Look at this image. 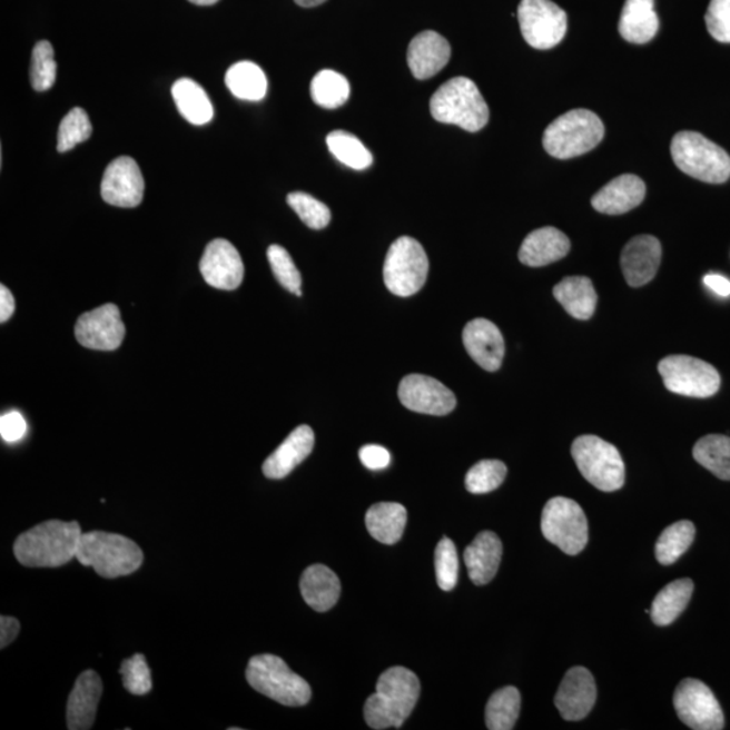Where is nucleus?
<instances>
[{
	"label": "nucleus",
	"instance_id": "32",
	"mask_svg": "<svg viewBox=\"0 0 730 730\" xmlns=\"http://www.w3.org/2000/svg\"><path fill=\"white\" fill-rule=\"evenodd\" d=\"M172 98L182 117L193 125L209 124L214 117L213 103L197 81L179 79L172 87Z\"/></svg>",
	"mask_w": 730,
	"mask_h": 730
},
{
	"label": "nucleus",
	"instance_id": "3",
	"mask_svg": "<svg viewBox=\"0 0 730 730\" xmlns=\"http://www.w3.org/2000/svg\"><path fill=\"white\" fill-rule=\"evenodd\" d=\"M77 559L86 568L96 570L99 576L116 579L140 569L144 553L134 540L96 531L81 534Z\"/></svg>",
	"mask_w": 730,
	"mask_h": 730
},
{
	"label": "nucleus",
	"instance_id": "29",
	"mask_svg": "<svg viewBox=\"0 0 730 730\" xmlns=\"http://www.w3.org/2000/svg\"><path fill=\"white\" fill-rule=\"evenodd\" d=\"M407 524L405 506L395 502H381L368 509L365 515L371 536L382 544L393 545L404 536Z\"/></svg>",
	"mask_w": 730,
	"mask_h": 730
},
{
	"label": "nucleus",
	"instance_id": "42",
	"mask_svg": "<svg viewBox=\"0 0 730 730\" xmlns=\"http://www.w3.org/2000/svg\"><path fill=\"white\" fill-rule=\"evenodd\" d=\"M287 204L310 229H324L331 223L332 213L329 207L313 198L312 195L292 193L287 197Z\"/></svg>",
	"mask_w": 730,
	"mask_h": 730
},
{
	"label": "nucleus",
	"instance_id": "48",
	"mask_svg": "<svg viewBox=\"0 0 730 730\" xmlns=\"http://www.w3.org/2000/svg\"><path fill=\"white\" fill-rule=\"evenodd\" d=\"M362 463L368 470L381 471L388 467L389 462H392V455L386 448H383L381 445H365L358 452Z\"/></svg>",
	"mask_w": 730,
	"mask_h": 730
},
{
	"label": "nucleus",
	"instance_id": "49",
	"mask_svg": "<svg viewBox=\"0 0 730 730\" xmlns=\"http://www.w3.org/2000/svg\"><path fill=\"white\" fill-rule=\"evenodd\" d=\"M21 624L12 616L2 615L0 619V648H6L17 639L20 633Z\"/></svg>",
	"mask_w": 730,
	"mask_h": 730
},
{
	"label": "nucleus",
	"instance_id": "14",
	"mask_svg": "<svg viewBox=\"0 0 730 730\" xmlns=\"http://www.w3.org/2000/svg\"><path fill=\"white\" fill-rule=\"evenodd\" d=\"M126 335L121 312L118 306L107 304L96 310L81 314L75 326V336L80 345L96 351H116Z\"/></svg>",
	"mask_w": 730,
	"mask_h": 730
},
{
	"label": "nucleus",
	"instance_id": "43",
	"mask_svg": "<svg viewBox=\"0 0 730 730\" xmlns=\"http://www.w3.org/2000/svg\"><path fill=\"white\" fill-rule=\"evenodd\" d=\"M119 673L122 675L124 688L134 696H145L152 690V675L144 654L136 653L124 660Z\"/></svg>",
	"mask_w": 730,
	"mask_h": 730
},
{
	"label": "nucleus",
	"instance_id": "51",
	"mask_svg": "<svg viewBox=\"0 0 730 730\" xmlns=\"http://www.w3.org/2000/svg\"><path fill=\"white\" fill-rule=\"evenodd\" d=\"M704 286L709 287L711 292L720 295V297L728 298L730 295V282L721 275H707L703 278Z\"/></svg>",
	"mask_w": 730,
	"mask_h": 730
},
{
	"label": "nucleus",
	"instance_id": "1",
	"mask_svg": "<svg viewBox=\"0 0 730 730\" xmlns=\"http://www.w3.org/2000/svg\"><path fill=\"white\" fill-rule=\"evenodd\" d=\"M81 534L83 532L77 521L42 522L16 540V559L24 568H61L77 558Z\"/></svg>",
	"mask_w": 730,
	"mask_h": 730
},
{
	"label": "nucleus",
	"instance_id": "23",
	"mask_svg": "<svg viewBox=\"0 0 730 730\" xmlns=\"http://www.w3.org/2000/svg\"><path fill=\"white\" fill-rule=\"evenodd\" d=\"M645 182L635 175H621L598 191L591 205L596 211L620 216L635 209L645 198Z\"/></svg>",
	"mask_w": 730,
	"mask_h": 730
},
{
	"label": "nucleus",
	"instance_id": "28",
	"mask_svg": "<svg viewBox=\"0 0 730 730\" xmlns=\"http://www.w3.org/2000/svg\"><path fill=\"white\" fill-rule=\"evenodd\" d=\"M622 39L632 43L650 42L659 30V18L654 0H627L620 23Z\"/></svg>",
	"mask_w": 730,
	"mask_h": 730
},
{
	"label": "nucleus",
	"instance_id": "10",
	"mask_svg": "<svg viewBox=\"0 0 730 730\" xmlns=\"http://www.w3.org/2000/svg\"><path fill=\"white\" fill-rule=\"evenodd\" d=\"M541 531L550 543L568 555H578L588 545L586 514L575 501L564 496L548 501L541 515Z\"/></svg>",
	"mask_w": 730,
	"mask_h": 730
},
{
	"label": "nucleus",
	"instance_id": "22",
	"mask_svg": "<svg viewBox=\"0 0 730 730\" xmlns=\"http://www.w3.org/2000/svg\"><path fill=\"white\" fill-rule=\"evenodd\" d=\"M103 694L102 679L96 671L80 673L67 704L69 730H88L96 722L98 704Z\"/></svg>",
	"mask_w": 730,
	"mask_h": 730
},
{
	"label": "nucleus",
	"instance_id": "11",
	"mask_svg": "<svg viewBox=\"0 0 730 730\" xmlns=\"http://www.w3.org/2000/svg\"><path fill=\"white\" fill-rule=\"evenodd\" d=\"M658 369L669 392L694 398H709L719 392L721 377L713 365L700 358L673 355L663 358Z\"/></svg>",
	"mask_w": 730,
	"mask_h": 730
},
{
	"label": "nucleus",
	"instance_id": "21",
	"mask_svg": "<svg viewBox=\"0 0 730 730\" xmlns=\"http://www.w3.org/2000/svg\"><path fill=\"white\" fill-rule=\"evenodd\" d=\"M452 49L442 34L433 30L415 36L407 49V65L413 77L426 80L437 75L448 65Z\"/></svg>",
	"mask_w": 730,
	"mask_h": 730
},
{
	"label": "nucleus",
	"instance_id": "31",
	"mask_svg": "<svg viewBox=\"0 0 730 730\" xmlns=\"http://www.w3.org/2000/svg\"><path fill=\"white\" fill-rule=\"evenodd\" d=\"M694 583L691 579H678L675 582L667 584L659 591L652 603L651 619L654 625H671L688 608L691 600Z\"/></svg>",
	"mask_w": 730,
	"mask_h": 730
},
{
	"label": "nucleus",
	"instance_id": "46",
	"mask_svg": "<svg viewBox=\"0 0 730 730\" xmlns=\"http://www.w3.org/2000/svg\"><path fill=\"white\" fill-rule=\"evenodd\" d=\"M704 21L714 40L730 43V0H710Z\"/></svg>",
	"mask_w": 730,
	"mask_h": 730
},
{
	"label": "nucleus",
	"instance_id": "34",
	"mask_svg": "<svg viewBox=\"0 0 730 730\" xmlns=\"http://www.w3.org/2000/svg\"><path fill=\"white\" fill-rule=\"evenodd\" d=\"M692 455L702 467L722 481H730V437L710 434L694 446Z\"/></svg>",
	"mask_w": 730,
	"mask_h": 730
},
{
	"label": "nucleus",
	"instance_id": "26",
	"mask_svg": "<svg viewBox=\"0 0 730 730\" xmlns=\"http://www.w3.org/2000/svg\"><path fill=\"white\" fill-rule=\"evenodd\" d=\"M569 237L556 228H541L527 235L520 249V260L527 267H544L569 255Z\"/></svg>",
	"mask_w": 730,
	"mask_h": 730
},
{
	"label": "nucleus",
	"instance_id": "20",
	"mask_svg": "<svg viewBox=\"0 0 730 730\" xmlns=\"http://www.w3.org/2000/svg\"><path fill=\"white\" fill-rule=\"evenodd\" d=\"M662 262V244L657 237L641 235L625 245L621 255V268L629 286L641 287L658 274Z\"/></svg>",
	"mask_w": 730,
	"mask_h": 730
},
{
	"label": "nucleus",
	"instance_id": "6",
	"mask_svg": "<svg viewBox=\"0 0 730 730\" xmlns=\"http://www.w3.org/2000/svg\"><path fill=\"white\" fill-rule=\"evenodd\" d=\"M245 675L251 689L285 707H305L312 700L310 684L275 654L251 658Z\"/></svg>",
	"mask_w": 730,
	"mask_h": 730
},
{
	"label": "nucleus",
	"instance_id": "40",
	"mask_svg": "<svg viewBox=\"0 0 730 730\" xmlns=\"http://www.w3.org/2000/svg\"><path fill=\"white\" fill-rule=\"evenodd\" d=\"M507 468L500 461H482L476 463L465 476V487L472 494H487L505 482Z\"/></svg>",
	"mask_w": 730,
	"mask_h": 730
},
{
	"label": "nucleus",
	"instance_id": "17",
	"mask_svg": "<svg viewBox=\"0 0 730 730\" xmlns=\"http://www.w3.org/2000/svg\"><path fill=\"white\" fill-rule=\"evenodd\" d=\"M199 269L207 285L225 292L240 287L245 274L240 254L235 245L223 238L207 245Z\"/></svg>",
	"mask_w": 730,
	"mask_h": 730
},
{
	"label": "nucleus",
	"instance_id": "15",
	"mask_svg": "<svg viewBox=\"0 0 730 730\" xmlns=\"http://www.w3.org/2000/svg\"><path fill=\"white\" fill-rule=\"evenodd\" d=\"M398 395L402 405L415 413L446 415L456 407L455 394L442 382L426 375L405 376L401 382Z\"/></svg>",
	"mask_w": 730,
	"mask_h": 730
},
{
	"label": "nucleus",
	"instance_id": "45",
	"mask_svg": "<svg viewBox=\"0 0 730 730\" xmlns=\"http://www.w3.org/2000/svg\"><path fill=\"white\" fill-rule=\"evenodd\" d=\"M267 256L275 278L278 279L280 285L294 294L299 292L302 276L288 251L280 245H270Z\"/></svg>",
	"mask_w": 730,
	"mask_h": 730
},
{
	"label": "nucleus",
	"instance_id": "5",
	"mask_svg": "<svg viewBox=\"0 0 730 730\" xmlns=\"http://www.w3.org/2000/svg\"><path fill=\"white\" fill-rule=\"evenodd\" d=\"M605 136V126L595 112L572 110L560 116L544 131V149L556 159L568 160L593 150Z\"/></svg>",
	"mask_w": 730,
	"mask_h": 730
},
{
	"label": "nucleus",
	"instance_id": "19",
	"mask_svg": "<svg viewBox=\"0 0 730 730\" xmlns=\"http://www.w3.org/2000/svg\"><path fill=\"white\" fill-rule=\"evenodd\" d=\"M463 343L468 355L483 369L494 373L505 356V339L499 326L489 319L477 318L464 327Z\"/></svg>",
	"mask_w": 730,
	"mask_h": 730
},
{
	"label": "nucleus",
	"instance_id": "30",
	"mask_svg": "<svg viewBox=\"0 0 730 730\" xmlns=\"http://www.w3.org/2000/svg\"><path fill=\"white\" fill-rule=\"evenodd\" d=\"M553 295L571 317L586 320L593 317L596 307V293L586 276H569L553 288Z\"/></svg>",
	"mask_w": 730,
	"mask_h": 730
},
{
	"label": "nucleus",
	"instance_id": "16",
	"mask_svg": "<svg viewBox=\"0 0 730 730\" xmlns=\"http://www.w3.org/2000/svg\"><path fill=\"white\" fill-rule=\"evenodd\" d=\"M145 182L140 167L129 156L118 157L106 168L100 195L106 204L136 207L142 203Z\"/></svg>",
	"mask_w": 730,
	"mask_h": 730
},
{
	"label": "nucleus",
	"instance_id": "7",
	"mask_svg": "<svg viewBox=\"0 0 730 730\" xmlns=\"http://www.w3.org/2000/svg\"><path fill=\"white\" fill-rule=\"evenodd\" d=\"M673 162L691 178L721 185L730 178V156L696 131H681L671 142Z\"/></svg>",
	"mask_w": 730,
	"mask_h": 730
},
{
	"label": "nucleus",
	"instance_id": "33",
	"mask_svg": "<svg viewBox=\"0 0 730 730\" xmlns=\"http://www.w3.org/2000/svg\"><path fill=\"white\" fill-rule=\"evenodd\" d=\"M225 83L238 99L259 102L267 96L266 73L255 62L240 61L231 66L226 72Z\"/></svg>",
	"mask_w": 730,
	"mask_h": 730
},
{
	"label": "nucleus",
	"instance_id": "2",
	"mask_svg": "<svg viewBox=\"0 0 730 730\" xmlns=\"http://www.w3.org/2000/svg\"><path fill=\"white\" fill-rule=\"evenodd\" d=\"M420 679L405 667H393L383 672L375 694L364 704V719L369 728L399 729L418 702Z\"/></svg>",
	"mask_w": 730,
	"mask_h": 730
},
{
	"label": "nucleus",
	"instance_id": "35",
	"mask_svg": "<svg viewBox=\"0 0 730 730\" xmlns=\"http://www.w3.org/2000/svg\"><path fill=\"white\" fill-rule=\"evenodd\" d=\"M520 691L507 685L491 696L486 707V726L490 730H512L519 720Z\"/></svg>",
	"mask_w": 730,
	"mask_h": 730
},
{
	"label": "nucleus",
	"instance_id": "44",
	"mask_svg": "<svg viewBox=\"0 0 730 730\" xmlns=\"http://www.w3.org/2000/svg\"><path fill=\"white\" fill-rule=\"evenodd\" d=\"M434 565H436L438 588L444 591L455 589L458 579V558L452 540L444 537L440 541L434 553Z\"/></svg>",
	"mask_w": 730,
	"mask_h": 730
},
{
	"label": "nucleus",
	"instance_id": "39",
	"mask_svg": "<svg viewBox=\"0 0 730 730\" xmlns=\"http://www.w3.org/2000/svg\"><path fill=\"white\" fill-rule=\"evenodd\" d=\"M58 73L52 43L40 41L31 55L30 81L36 91L43 92L52 88Z\"/></svg>",
	"mask_w": 730,
	"mask_h": 730
},
{
	"label": "nucleus",
	"instance_id": "18",
	"mask_svg": "<svg viewBox=\"0 0 730 730\" xmlns=\"http://www.w3.org/2000/svg\"><path fill=\"white\" fill-rule=\"evenodd\" d=\"M596 701V685L593 675L583 667H574L559 685L555 704L564 720L586 719Z\"/></svg>",
	"mask_w": 730,
	"mask_h": 730
},
{
	"label": "nucleus",
	"instance_id": "38",
	"mask_svg": "<svg viewBox=\"0 0 730 730\" xmlns=\"http://www.w3.org/2000/svg\"><path fill=\"white\" fill-rule=\"evenodd\" d=\"M696 537V526L690 521H679L660 534L654 553L659 563L670 565L684 555Z\"/></svg>",
	"mask_w": 730,
	"mask_h": 730
},
{
	"label": "nucleus",
	"instance_id": "25",
	"mask_svg": "<svg viewBox=\"0 0 730 730\" xmlns=\"http://www.w3.org/2000/svg\"><path fill=\"white\" fill-rule=\"evenodd\" d=\"M502 541L494 532L484 531L465 548L464 563L476 586L490 583L499 572L502 559Z\"/></svg>",
	"mask_w": 730,
	"mask_h": 730
},
{
	"label": "nucleus",
	"instance_id": "52",
	"mask_svg": "<svg viewBox=\"0 0 730 730\" xmlns=\"http://www.w3.org/2000/svg\"><path fill=\"white\" fill-rule=\"evenodd\" d=\"M326 0H295V3L300 6V8H317V6L325 3Z\"/></svg>",
	"mask_w": 730,
	"mask_h": 730
},
{
	"label": "nucleus",
	"instance_id": "47",
	"mask_svg": "<svg viewBox=\"0 0 730 730\" xmlns=\"http://www.w3.org/2000/svg\"><path fill=\"white\" fill-rule=\"evenodd\" d=\"M28 424L20 412H9L0 418V436L6 443H18L27 436Z\"/></svg>",
	"mask_w": 730,
	"mask_h": 730
},
{
	"label": "nucleus",
	"instance_id": "8",
	"mask_svg": "<svg viewBox=\"0 0 730 730\" xmlns=\"http://www.w3.org/2000/svg\"><path fill=\"white\" fill-rule=\"evenodd\" d=\"M572 457L584 480L605 493L625 483V464L613 444L596 436L578 437L571 446Z\"/></svg>",
	"mask_w": 730,
	"mask_h": 730
},
{
	"label": "nucleus",
	"instance_id": "27",
	"mask_svg": "<svg viewBox=\"0 0 730 730\" xmlns=\"http://www.w3.org/2000/svg\"><path fill=\"white\" fill-rule=\"evenodd\" d=\"M300 593L308 606L316 612L325 613L336 606L342 594V583L329 568L314 564L302 574Z\"/></svg>",
	"mask_w": 730,
	"mask_h": 730
},
{
	"label": "nucleus",
	"instance_id": "36",
	"mask_svg": "<svg viewBox=\"0 0 730 730\" xmlns=\"http://www.w3.org/2000/svg\"><path fill=\"white\" fill-rule=\"evenodd\" d=\"M310 93L314 103L324 107V109H337L349 99V81L342 73L332 71V69H324L314 77Z\"/></svg>",
	"mask_w": 730,
	"mask_h": 730
},
{
	"label": "nucleus",
	"instance_id": "41",
	"mask_svg": "<svg viewBox=\"0 0 730 730\" xmlns=\"http://www.w3.org/2000/svg\"><path fill=\"white\" fill-rule=\"evenodd\" d=\"M92 135V125L87 112L80 107H75L62 118L58 135V150L66 154L78 144L85 142Z\"/></svg>",
	"mask_w": 730,
	"mask_h": 730
},
{
	"label": "nucleus",
	"instance_id": "37",
	"mask_svg": "<svg viewBox=\"0 0 730 730\" xmlns=\"http://www.w3.org/2000/svg\"><path fill=\"white\" fill-rule=\"evenodd\" d=\"M327 148L344 166L356 171H363L374 162V156L365 145L354 135L346 134L344 130L332 131L326 137Z\"/></svg>",
	"mask_w": 730,
	"mask_h": 730
},
{
	"label": "nucleus",
	"instance_id": "12",
	"mask_svg": "<svg viewBox=\"0 0 730 730\" xmlns=\"http://www.w3.org/2000/svg\"><path fill=\"white\" fill-rule=\"evenodd\" d=\"M519 22L525 41L534 49H551L568 33V14L551 0H521Z\"/></svg>",
	"mask_w": 730,
	"mask_h": 730
},
{
	"label": "nucleus",
	"instance_id": "9",
	"mask_svg": "<svg viewBox=\"0 0 730 730\" xmlns=\"http://www.w3.org/2000/svg\"><path fill=\"white\" fill-rule=\"evenodd\" d=\"M430 259L423 245L407 236L393 243L383 267V278L389 292L402 298L412 297L424 287Z\"/></svg>",
	"mask_w": 730,
	"mask_h": 730
},
{
	"label": "nucleus",
	"instance_id": "50",
	"mask_svg": "<svg viewBox=\"0 0 730 730\" xmlns=\"http://www.w3.org/2000/svg\"><path fill=\"white\" fill-rule=\"evenodd\" d=\"M16 312V299L12 297L10 289L6 286H0V323L4 324L11 318Z\"/></svg>",
	"mask_w": 730,
	"mask_h": 730
},
{
	"label": "nucleus",
	"instance_id": "53",
	"mask_svg": "<svg viewBox=\"0 0 730 730\" xmlns=\"http://www.w3.org/2000/svg\"><path fill=\"white\" fill-rule=\"evenodd\" d=\"M188 2H191L194 4H198V6H211V4H216L217 2H219V0H188Z\"/></svg>",
	"mask_w": 730,
	"mask_h": 730
},
{
	"label": "nucleus",
	"instance_id": "24",
	"mask_svg": "<svg viewBox=\"0 0 730 730\" xmlns=\"http://www.w3.org/2000/svg\"><path fill=\"white\" fill-rule=\"evenodd\" d=\"M314 432L310 426L302 425L282 443L278 450L263 464L264 475L269 480H283L305 462L314 448Z\"/></svg>",
	"mask_w": 730,
	"mask_h": 730
},
{
	"label": "nucleus",
	"instance_id": "13",
	"mask_svg": "<svg viewBox=\"0 0 730 730\" xmlns=\"http://www.w3.org/2000/svg\"><path fill=\"white\" fill-rule=\"evenodd\" d=\"M679 720L694 730H721L726 727L723 711L713 691L697 679H684L673 694Z\"/></svg>",
	"mask_w": 730,
	"mask_h": 730
},
{
	"label": "nucleus",
	"instance_id": "4",
	"mask_svg": "<svg viewBox=\"0 0 730 730\" xmlns=\"http://www.w3.org/2000/svg\"><path fill=\"white\" fill-rule=\"evenodd\" d=\"M436 121L456 125L467 131H480L487 125L490 110L480 88L467 78H455L438 88L431 99Z\"/></svg>",
	"mask_w": 730,
	"mask_h": 730
}]
</instances>
